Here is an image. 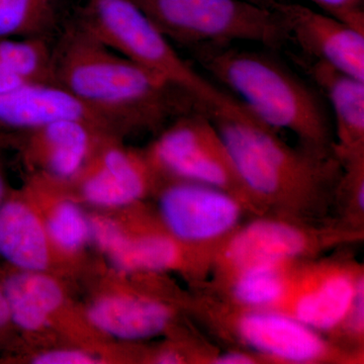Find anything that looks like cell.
Masks as SVG:
<instances>
[{
    "label": "cell",
    "mask_w": 364,
    "mask_h": 364,
    "mask_svg": "<svg viewBox=\"0 0 364 364\" xmlns=\"http://www.w3.org/2000/svg\"><path fill=\"white\" fill-rule=\"evenodd\" d=\"M53 53L55 83L119 132L156 129L172 117L203 111L186 91L102 44L77 21L61 33Z\"/></svg>",
    "instance_id": "cell-1"
},
{
    "label": "cell",
    "mask_w": 364,
    "mask_h": 364,
    "mask_svg": "<svg viewBox=\"0 0 364 364\" xmlns=\"http://www.w3.org/2000/svg\"><path fill=\"white\" fill-rule=\"evenodd\" d=\"M200 66L261 123L298 136L304 147L329 154L332 124L315 90L272 53L231 46L193 50Z\"/></svg>",
    "instance_id": "cell-2"
},
{
    "label": "cell",
    "mask_w": 364,
    "mask_h": 364,
    "mask_svg": "<svg viewBox=\"0 0 364 364\" xmlns=\"http://www.w3.org/2000/svg\"><path fill=\"white\" fill-rule=\"evenodd\" d=\"M217 127L244 191L268 200L312 195L331 179L329 154L291 149L252 112L208 114Z\"/></svg>",
    "instance_id": "cell-3"
},
{
    "label": "cell",
    "mask_w": 364,
    "mask_h": 364,
    "mask_svg": "<svg viewBox=\"0 0 364 364\" xmlns=\"http://www.w3.org/2000/svg\"><path fill=\"white\" fill-rule=\"evenodd\" d=\"M77 23L102 44L186 91L208 114L245 109L184 61L133 0H87Z\"/></svg>",
    "instance_id": "cell-4"
},
{
    "label": "cell",
    "mask_w": 364,
    "mask_h": 364,
    "mask_svg": "<svg viewBox=\"0 0 364 364\" xmlns=\"http://www.w3.org/2000/svg\"><path fill=\"white\" fill-rule=\"evenodd\" d=\"M170 41L191 49L235 42L279 50L289 38L274 9L247 0H133Z\"/></svg>",
    "instance_id": "cell-5"
},
{
    "label": "cell",
    "mask_w": 364,
    "mask_h": 364,
    "mask_svg": "<svg viewBox=\"0 0 364 364\" xmlns=\"http://www.w3.org/2000/svg\"><path fill=\"white\" fill-rule=\"evenodd\" d=\"M151 161L159 171L183 181L228 191H245L221 135L203 111L177 117L150 150Z\"/></svg>",
    "instance_id": "cell-6"
},
{
    "label": "cell",
    "mask_w": 364,
    "mask_h": 364,
    "mask_svg": "<svg viewBox=\"0 0 364 364\" xmlns=\"http://www.w3.org/2000/svg\"><path fill=\"white\" fill-rule=\"evenodd\" d=\"M272 9L303 56L364 81V32L299 2L277 0Z\"/></svg>",
    "instance_id": "cell-7"
},
{
    "label": "cell",
    "mask_w": 364,
    "mask_h": 364,
    "mask_svg": "<svg viewBox=\"0 0 364 364\" xmlns=\"http://www.w3.org/2000/svg\"><path fill=\"white\" fill-rule=\"evenodd\" d=\"M160 210L170 231L181 240L218 238L236 225L240 208L224 189L181 181L162 193Z\"/></svg>",
    "instance_id": "cell-8"
},
{
    "label": "cell",
    "mask_w": 364,
    "mask_h": 364,
    "mask_svg": "<svg viewBox=\"0 0 364 364\" xmlns=\"http://www.w3.org/2000/svg\"><path fill=\"white\" fill-rule=\"evenodd\" d=\"M76 121L114 135L117 130L57 83H23L0 95V130L28 132L57 122Z\"/></svg>",
    "instance_id": "cell-9"
},
{
    "label": "cell",
    "mask_w": 364,
    "mask_h": 364,
    "mask_svg": "<svg viewBox=\"0 0 364 364\" xmlns=\"http://www.w3.org/2000/svg\"><path fill=\"white\" fill-rule=\"evenodd\" d=\"M100 149L78 176L81 191L88 203L100 207L130 205L143 196L155 172L159 171L149 155L144 159L112 143V136L100 144Z\"/></svg>",
    "instance_id": "cell-10"
},
{
    "label": "cell",
    "mask_w": 364,
    "mask_h": 364,
    "mask_svg": "<svg viewBox=\"0 0 364 364\" xmlns=\"http://www.w3.org/2000/svg\"><path fill=\"white\" fill-rule=\"evenodd\" d=\"M26 156L56 181L77 177L105 136H112L90 124L76 121L57 122L23 132Z\"/></svg>",
    "instance_id": "cell-11"
},
{
    "label": "cell",
    "mask_w": 364,
    "mask_h": 364,
    "mask_svg": "<svg viewBox=\"0 0 364 364\" xmlns=\"http://www.w3.org/2000/svg\"><path fill=\"white\" fill-rule=\"evenodd\" d=\"M298 59L299 66L329 100L338 139L336 152L346 161L363 157L364 81L324 62L306 56Z\"/></svg>",
    "instance_id": "cell-12"
},
{
    "label": "cell",
    "mask_w": 364,
    "mask_h": 364,
    "mask_svg": "<svg viewBox=\"0 0 364 364\" xmlns=\"http://www.w3.org/2000/svg\"><path fill=\"white\" fill-rule=\"evenodd\" d=\"M238 329L241 338L256 350L291 363L317 360L326 351L316 330L289 314L254 311L241 318Z\"/></svg>",
    "instance_id": "cell-13"
},
{
    "label": "cell",
    "mask_w": 364,
    "mask_h": 364,
    "mask_svg": "<svg viewBox=\"0 0 364 364\" xmlns=\"http://www.w3.org/2000/svg\"><path fill=\"white\" fill-rule=\"evenodd\" d=\"M356 284L350 275L336 270L304 280L296 289L289 287L284 299L291 303L289 315L314 330L332 329L348 318Z\"/></svg>",
    "instance_id": "cell-14"
},
{
    "label": "cell",
    "mask_w": 364,
    "mask_h": 364,
    "mask_svg": "<svg viewBox=\"0 0 364 364\" xmlns=\"http://www.w3.org/2000/svg\"><path fill=\"white\" fill-rule=\"evenodd\" d=\"M305 235L289 225L256 222L232 239L225 258L237 272L255 267L284 265L304 252Z\"/></svg>",
    "instance_id": "cell-15"
},
{
    "label": "cell",
    "mask_w": 364,
    "mask_h": 364,
    "mask_svg": "<svg viewBox=\"0 0 364 364\" xmlns=\"http://www.w3.org/2000/svg\"><path fill=\"white\" fill-rule=\"evenodd\" d=\"M47 231L28 203L18 198L0 205V256L21 270L43 272L49 264Z\"/></svg>",
    "instance_id": "cell-16"
},
{
    "label": "cell",
    "mask_w": 364,
    "mask_h": 364,
    "mask_svg": "<svg viewBox=\"0 0 364 364\" xmlns=\"http://www.w3.org/2000/svg\"><path fill=\"white\" fill-rule=\"evenodd\" d=\"M88 318L95 327L111 336L138 340L162 332L168 325L170 311L150 299L112 296L93 304Z\"/></svg>",
    "instance_id": "cell-17"
},
{
    "label": "cell",
    "mask_w": 364,
    "mask_h": 364,
    "mask_svg": "<svg viewBox=\"0 0 364 364\" xmlns=\"http://www.w3.org/2000/svg\"><path fill=\"white\" fill-rule=\"evenodd\" d=\"M0 282L11 322L26 331L44 327L63 301L59 284L40 272L20 269Z\"/></svg>",
    "instance_id": "cell-18"
},
{
    "label": "cell",
    "mask_w": 364,
    "mask_h": 364,
    "mask_svg": "<svg viewBox=\"0 0 364 364\" xmlns=\"http://www.w3.org/2000/svg\"><path fill=\"white\" fill-rule=\"evenodd\" d=\"M63 0H0V38L49 39L56 30Z\"/></svg>",
    "instance_id": "cell-19"
},
{
    "label": "cell",
    "mask_w": 364,
    "mask_h": 364,
    "mask_svg": "<svg viewBox=\"0 0 364 364\" xmlns=\"http://www.w3.org/2000/svg\"><path fill=\"white\" fill-rule=\"evenodd\" d=\"M0 65L25 82L55 83L53 45L45 38H0Z\"/></svg>",
    "instance_id": "cell-20"
},
{
    "label": "cell",
    "mask_w": 364,
    "mask_h": 364,
    "mask_svg": "<svg viewBox=\"0 0 364 364\" xmlns=\"http://www.w3.org/2000/svg\"><path fill=\"white\" fill-rule=\"evenodd\" d=\"M109 255L114 264L124 272H158L176 265L179 259V249L171 239L158 235L136 239L126 236Z\"/></svg>",
    "instance_id": "cell-21"
},
{
    "label": "cell",
    "mask_w": 364,
    "mask_h": 364,
    "mask_svg": "<svg viewBox=\"0 0 364 364\" xmlns=\"http://www.w3.org/2000/svg\"><path fill=\"white\" fill-rule=\"evenodd\" d=\"M284 265L255 267L239 272L234 296L240 303L253 308L268 309L286 299L289 280Z\"/></svg>",
    "instance_id": "cell-22"
},
{
    "label": "cell",
    "mask_w": 364,
    "mask_h": 364,
    "mask_svg": "<svg viewBox=\"0 0 364 364\" xmlns=\"http://www.w3.org/2000/svg\"><path fill=\"white\" fill-rule=\"evenodd\" d=\"M45 227L53 243L69 252L82 247L90 237V223L82 210L70 200L57 203Z\"/></svg>",
    "instance_id": "cell-23"
},
{
    "label": "cell",
    "mask_w": 364,
    "mask_h": 364,
    "mask_svg": "<svg viewBox=\"0 0 364 364\" xmlns=\"http://www.w3.org/2000/svg\"><path fill=\"white\" fill-rule=\"evenodd\" d=\"M318 11L344 21L347 25L364 32V0H306Z\"/></svg>",
    "instance_id": "cell-24"
},
{
    "label": "cell",
    "mask_w": 364,
    "mask_h": 364,
    "mask_svg": "<svg viewBox=\"0 0 364 364\" xmlns=\"http://www.w3.org/2000/svg\"><path fill=\"white\" fill-rule=\"evenodd\" d=\"M36 364H90L97 363V359L85 352L56 350L40 354L33 361Z\"/></svg>",
    "instance_id": "cell-25"
},
{
    "label": "cell",
    "mask_w": 364,
    "mask_h": 364,
    "mask_svg": "<svg viewBox=\"0 0 364 364\" xmlns=\"http://www.w3.org/2000/svg\"><path fill=\"white\" fill-rule=\"evenodd\" d=\"M348 318H350V324L353 331L358 333L363 331L364 323V284L363 279H358V284H356L355 294H354L353 303H352Z\"/></svg>",
    "instance_id": "cell-26"
},
{
    "label": "cell",
    "mask_w": 364,
    "mask_h": 364,
    "mask_svg": "<svg viewBox=\"0 0 364 364\" xmlns=\"http://www.w3.org/2000/svg\"><path fill=\"white\" fill-rule=\"evenodd\" d=\"M25 81L21 80L20 77L14 75L11 71L7 70L4 66L0 65V95L9 92V91L18 87L23 85Z\"/></svg>",
    "instance_id": "cell-27"
},
{
    "label": "cell",
    "mask_w": 364,
    "mask_h": 364,
    "mask_svg": "<svg viewBox=\"0 0 364 364\" xmlns=\"http://www.w3.org/2000/svg\"><path fill=\"white\" fill-rule=\"evenodd\" d=\"M215 363L220 364H249L253 363V359L247 354L242 353V352H228L223 354L217 359Z\"/></svg>",
    "instance_id": "cell-28"
},
{
    "label": "cell",
    "mask_w": 364,
    "mask_h": 364,
    "mask_svg": "<svg viewBox=\"0 0 364 364\" xmlns=\"http://www.w3.org/2000/svg\"><path fill=\"white\" fill-rule=\"evenodd\" d=\"M11 322L9 306H7L6 296L2 291L1 282H0V332Z\"/></svg>",
    "instance_id": "cell-29"
},
{
    "label": "cell",
    "mask_w": 364,
    "mask_h": 364,
    "mask_svg": "<svg viewBox=\"0 0 364 364\" xmlns=\"http://www.w3.org/2000/svg\"><path fill=\"white\" fill-rule=\"evenodd\" d=\"M157 363L164 364L179 363H181V358L174 352H164L158 358Z\"/></svg>",
    "instance_id": "cell-30"
},
{
    "label": "cell",
    "mask_w": 364,
    "mask_h": 364,
    "mask_svg": "<svg viewBox=\"0 0 364 364\" xmlns=\"http://www.w3.org/2000/svg\"><path fill=\"white\" fill-rule=\"evenodd\" d=\"M6 196V186L4 181V173H2L1 167H0V205L4 202Z\"/></svg>",
    "instance_id": "cell-31"
},
{
    "label": "cell",
    "mask_w": 364,
    "mask_h": 364,
    "mask_svg": "<svg viewBox=\"0 0 364 364\" xmlns=\"http://www.w3.org/2000/svg\"><path fill=\"white\" fill-rule=\"evenodd\" d=\"M247 1L252 2V4H257V6L272 9L274 4H277V0H247Z\"/></svg>",
    "instance_id": "cell-32"
}]
</instances>
